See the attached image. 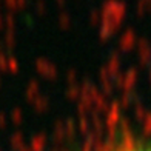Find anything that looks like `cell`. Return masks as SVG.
<instances>
[{"label": "cell", "mask_w": 151, "mask_h": 151, "mask_svg": "<svg viewBox=\"0 0 151 151\" xmlns=\"http://www.w3.org/2000/svg\"><path fill=\"white\" fill-rule=\"evenodd\" d=\"M139 151H151V147H150V148H143V150H139Z\"/></svg>", "instance_id": "6da1fadb"}]
</instances>
